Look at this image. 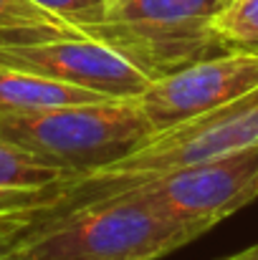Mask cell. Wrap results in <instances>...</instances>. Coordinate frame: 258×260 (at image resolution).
<instances>
[{
    "instance_id": "6da1fadb",
    "label": "cell",
    "mask_w": 258,
    "mask_h": 260,
    "mask_svg": "<svg viewBox=\"0 0 258 260\" xmlns=\"http://www.w3.org/2000/svg\"><path fill=\"white\" fill-rule=\"evenodd\" d=\"M203 230L175 222L137 194L46 217L15 243L20 260H160Z\"/></svg>"
},
{
    "instance_id": "7a4b0ae2",
    "label": "cell",
    "mask_w": 258,
    "mask_h": 260,
    "mask_svg": "<svg viewBox=\"0 0 258 260\" xmlns=\"http://www.w3.org/2000/svg\"><path fill=\"white\" fill-rule=\"evenodd\" d=\"M0 134L71 177H81L132 154L157 132L137 99H99L0 114Z\"/></svg>"
},
{
    "instance_id": "3957f363",
    "label": "cell",
    "mask_w": 258,
    "mask_h": 260,
    "mask_svg": "<svg viewBox=\"0 0 258 260\" xmlns=\"http://www.w3.org/2000/svg\"><path fill=\"white\" fill-rule=\"evenodd\" d=\"M253 144H258V88L228 104L225 109L200 116L185 126L155 134L145 147L101 170L74 177L66 184L59 205L41 220L81 210L101 200H111L132 189L134 184L175 167L228 154Z\"/></svg>"
},
{
    "instance_id": "277c9868",
    "label": "cell",
    "mask_w": 258,
    "mask_h": 260,
    "mask_svg": "<svg viewBox=\"0 0 258 260\" xmlns=\"http://www.w3.org/2000/svg\"><path fill=\"white\" fill-rule=\"evenodd\" d=\"M231 0H106L79 30L106 43L150 79L223 48L215 20Z\"/></svg>"
},
{
    "instance_id": "5b68a950",
    "label": "cell",
    "mask_w": 258,
    "mask_h": 260,
    "mask_svg": "<svg viewBox=\"0 0 258 260\" xmlns=\"http://www.w3.org/2000/svg\"><path fill=\"white\" fill-rule=\"evenodd\" d=\"M122 194H137L165 217L208 233L258 197V144L167 170Z\"/></svg>"
},
{
    "instance_id": "8992f818",
    "label": "cell",
    "mask_w": 258,
    "mask_h": 260,
    "mask_svg": "<svg viewBox=\"0 0 258 260\" xmlns=\"http://www.w3.org/2000/svg\"><path fill=\"white\" fill-rule=\"evenodd\" d=\"M258 88V51L228 48L152 79L137 96L155 132L185 126Z\"/></svg>"
},
{
    "instance_id": "52a82bcc",
    "label": "cell",
    "mask_w": 258,
    "mask_h": 260,
    "mask_svg": "<svg viewBox=\"0 0 258 260\" xmlns=\"http://www.w3.org/2000/svg\"><path fill=\"white\" fill-rule=\"evenodd\" d=\"M0 63L109 99H137L152 81L119 51L86 33L0 43Z\"/></svg>"
},
{
    "instance_id": "ba28073f",
    "label": "cell",
    "mask_w": 258,
    "mask_h": 260,
    "mask_svg": "<svg viewBox=\"0 0 258 260\" xmlns=\"http://www.w3.org/2000/svg\"><path fill=\"white\" fill-rule=\"evenodd\" d=\"M74 177L0 134V215L41 220Z\"/></svg>"
},
{
    "instance_id": "9c48e42d",
    "label": "cell",
    "mask_w": 258,
    "mask_h": 260,
    "mask_svg": "<svg viewBox=\"0 0 258 260\" xmlns=\"http://www.w3.org/2000/svg\"><path fill=\"white\" fill-rule=\"evenodd\" d=\"M109 99L86 88L66 86L28 71H18L0 63V114H28L64 104H81Z\"/></svg>"
},
{
    "instance_id": "30bf717a",
    "label": "cell",
    "mask_w": 258,
    "mask_h": 260,
    "mask_svg": "<svg viewBox=\"0 0 258 260\" xmlns=\"http://www.w3.org/2000/svg\"><path fill=\"white\" fill-rule=\"evenodd\" d=\"M79 33V28L33 0H0V43H28Z\"/></svg>"
},
{
    "instance_id": "8fae6325",
    "label": "cell",
    "mask_w": 258,
    "mask_h": 260,
    "mask_svg": "<svg viewBox=\"0 0 258 260\" xmlns=\"http://www.w3.org/2000/svg\"><path fill=\"white\" fill-rule=\"evenodd\" d=\"M215 33L223 48L258 51V0H231L215 20Z\"/></svg>"
},
{
    "instance_id": "7c38bea8",
    "label": "cell",
    "mask_w": 258,
    "mask_h": 260,
    "mask_svg": "<svg viewBox=\"0 0 258 260\" xmlns=\"http://www.w3.org/2000/svg\"><path fill=\"white\" fill-rule=\"evenodd\" d=\"M41 8H46L48 13L64 18L66 23H71L74 28H81L84 23L94 20L106 0H33Z\"/></svg>"
},
{
    "instance_id": "4fadbf2b",
    "label": "cell",
    "mask_w": 258,
    "mask_h": 260,
    "mask_svg": "<svg viewBox=\"0 0 258 260\" xmlns=\"http://www.w3.org/2000/svg\"><path fill=\"white\" fill-rule=\"evenodd\" d=\"M33 228V220L28 217H8V215H0V250L18 243L28 230Z\"/></svg>"
},
{
    "instance_id": "5bb4252c",
    "label": "cell",
    "mask_w": 258,
    "mask_h": 260,
    "mask_svg": "<svg viewBox=\"0 0 258 260\" xmlns=\"http://www.w3.org/2000/svg\"><path fill=\"white\" fill-rule=\"evenodd\" d=\"M220 260H258V243L238 250V253H233V255H225V258H220Z\"/></svg>"
},
{
    "instance_id": "9a60e30c",
    "label": "cell",
    "mask_w": 258,
    "mask_h": 260,
    "mask_svg": "<svg viewBox=\"0 0 258 260\" xmlns=\"http://www.w3.org/2000/svg\"><path fill=\"white\" fill-rule=\"evenodd\" d=\"M0 260H20V258H18V253H15V243L0 250Z\"/></svg>"
}]
</instances>
